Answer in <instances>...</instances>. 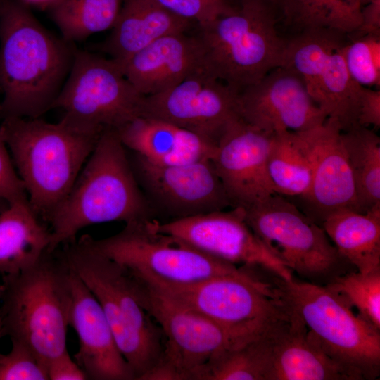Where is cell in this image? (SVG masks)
<instances>
[{"label": "cell", "mask_w": 380, "mask_h": 380, "mask_svg": "<svg viewBox=\"0 0 380 380\" xmlns=\"http://www.w3.org/2000/svg\"><path fill=\"white\" fill-rule=\"evenodd\" d=\"M75 50L24 4L0 0V116L38 118L53 109Z\"/></svg>", "instance_id": "cell-1"}, {"label": "cell", "mask_w": 380, "mask_h": 380, "mask_svg": "<svg viewBox=\"0 0 380 380\" xmlns=\"http://www.w3.org/2000/svg\"><path fill=\"white\" fill-rule=\"evenodd\" d=\"M156 219L115 129L100 135L69 193L48 222L49 250L76 239L80 230L109 222Z\"/></svg>", "instance_id": "cell-2"}, {"label": "cell", "mask_w": 380, "mask_h": 380, "mask_svg": "<svg viewBox=\"0 0 380 380\" xmlns=\"http://www.w3.org/2000/svg\"><path fill=\"white\" fill-rule=\"evenodd\" d=\"M1 277L4 335L29 348L48 369L52 360L68 350L72 269L58 246L29 267Z\"/></svg>", "instance_id": "cell-3"}, {"label": "cell", "mask_w": 380, "mask_h": 380, "mask_svg": "<svg viewBox=\"0 0 380 380\" xmlns=\"http://www.w3.org/2000/svg\"><path fill=\"white\" fill-rule=\"evenodd\" d=\"M0 128L30 208L48 225L100 136L41 118H4Z\"/></svg>", "instance_id": "cell-4"}, {"label": "cell", "mask_w": 380, "mask_h": 380, "mask_svg": "<svg viewBox=\"0 0 380 380\" xmlns=\"http://www.w3.org/2000/svg\"><path fill=\"white\" fill-rule=\"evenodd\" d=\"M60 247L70 267L99 303L135 380H144L160 359L164 338L144 307L141 283L122 265L95 251L85 235Z\"/></svg>", "instance_id": "cell-5"}, {"label": "cell", "mask_w": 380, "mask_h": 380, "mask_svg": "<svg viewBox=\"0 0 380 380\" xmlns=\"http://www.w3.org/2000/svg\"><path fill=\"white\" fill-rule=\"evenodd\" d=\"M243 267L244 271L238 274L189 284L141 281L217 324L236 348L260 337L291 314L272 281V272L262 266Z\"/></svg>", "instance_id": "cell-6"}, {"label": "cell", "mask_w": 380, "mask_h": 380, "mask_svg": "<svg viewBox=\"0 0 380 380\" xmlns=\"http://www.w3.org/2000/svg\"><path fill=\"white\" fill-rule=\"evenodd\" d=\"M277 11L244 1L210 24L197 27L203 70L237 92L281 65L286 39L277 30Z\"/></svg>", "instance_id": "cell-7"}, {"label": "cell", "mask_w": 380, "mask_h": 380, "mask_svg": "<svg viewBox=\"0 0 380 380\" xmlns=\"http://www.w3.org/2000/svg\"><path fill=\"white\" fill-rule=\"evenodd\" d=\"M272 279L284 300L302 319L323 351L341 365L353 380H373L380 375V330L355 313L327 286Z\"/></svg>", "instance_id": "cell-8"}, {"label": "cell", "mask_w": 380, "mask_h": 380, "mask_svg": "<svg viewBox=\"0 0 380 380\" xmlns=\"http://www.w3.org/2000/svg\"><path fill=\"white\" fill-rule=\"evenodd\" d=\"M151 220L127 223L120 232L104 239L85 237L95 251L146 283L189 284L244 271L243 266L216 258L179 237L157 231Z\"/></svg>", "instance_id": "cell-9"}, {"label": "cell", "mask_w": 380, "mask_h": 380, "mask_svg": "<svg viewBox=\"0 0 380 380\" xmlns=\"http://www.w3.org/2000/svg\"><path fill=\"white\" fill-rule=\"evenodd\" d=\"M243 210L247 224L270 253L303 281L326 286L356 270L324 229L288 198L274 194Z\"/></svg>", "instance_id": "cell-10"}, {"label": "cell", "mask_w": 380, "mask_h": 380, "mask_svg": "<svg viewBox=\"0 0 380 380\" xmlns=\"http://www.w3.org/2000/svg\"><path fill=\"white\" fill-rule=\"evenodd\" d=\"M144 99L113 59L76 49L53 108L63 111L61 121L70 128L99 137L140 116Z\"/></svg>", "instance_id": "cell-11"}, {"label": "cell", "mask_w": 380, "mask_h": 380, "mask_svg": "<svg viewBox=\"0 0 380 380\" xmlns=\"http://www.w3.org/2000/svg\"><path fill=\"white\" fill-rule=\"evenodd\" d=\"M348 39V33L332 29L295 34L286 39L281 65L301 77L313 101L341 132L358 126L362 88L347 68Z\"/></svg>", "instance_id": "cell-12"}, {"label": "cell", "mask_w": 380, "mask_h": 380, "mask_svg": "<svg viewBox=\"0 0 380 380\" xmlns=\"http://www.w3.org/2000/svg\"><path fill=\"white\" fill-rule=\"evenodd\" d=\"M140 281L144 307L164 338L160 359L144 380H196L213 357L232 348L229 338L217 324Z\"/></svg>", "instance_id": "cell-13"}, {"label": "cell", "mask_w": 380, "mask_h": 380, "mask_svg": "<svg viewBox=\"0 0 380 380\" xmlns=\"http://www.w3.org/2000/svg\"><path fill=\"white\" fill-rule=\"evenodd\" d=\"M127 153L156 219L173 221L232 208L210 158L165 165L151 163L127 149Z\"/></svg>", "instance_id": "cell-14"}, {"label": "cell", "mask_w": 380, "mask_h": 380, "mask_svg": "<svg viewBox=\"0 0 380 380\" xmlns=\"http://www.w3.org/2000/svg\"><path fill=\"white\" fill-rule=\"evenodd\" d=\"M141 115L190 131L215 147L229 127L241 118L239 92L203 69L170 89L144 96Z\"/></svg>", "instance_id": "cell-15"}, {"label": "cell", "mask_w": 380, "mask_h": 380, "mask_svg": "<svg viewBox=\"0 0 380 380\" xmlns=\"http://www.w3.org/2000/svg\"><path fill=\"white\" fill-rule=\"evenodd\" d=\"M158 232L184 240L195 248L236 266H262L285 279L293 273L274 258L247 224L242 208L217 210L180 220H151Z\"/></svg>", "instance_id": "cell-16"}, {"label": "cell", "mask_w": 380, "mask_h": 380, "mask_svg": "<svg viewBox=\"0 0 380 380\" xmlns=\"http://www.w3.org/2000/svg\"><path fill=\"white\" fill-rule=\"evenodd\" d=\"M239 108L246 123L270 133L305 131L327 119L301 77L283 65L241 91Z\"/></svg>", "instance_id": "cell-17"}, {"label": "cell", "mask_w": 380, "mask_h": 380, "mask_svg": "<svg viewBox=\"0 0 380 380\" xmlns=\"http://www.w3.org/2000/svg\"><path fill=\"white\" fill-rule=\"evenodd\" d=\"M274 134L240 118L217 144L211 161L232 208L246 209L276 194L267 170Z\"/></svg>", "instance_id": "cell-18"}, {"label": "cell", "mask_w": 380, "mask_h": 380, "mask_svg": "<svg viewBox=\"0 0 380 380\" xmlns=\"http://www.w3.org/2000/svg\"><path fill=\"white\" fill-rule=\"evenodd\" d=\"M313 166L308 192L288 198L317 224L331 215L343 210L362 212L355 181L341 141L337 122L327 118L312 128Z\"/></svg>", "instance_id": "cell-19"}, {"label": "cell", "mask_w": 380, "mask_h": 380, "mask_svg": "<svg viewBox=\"0 0 380 380\" xmlns=\"http://www.w3.org/2000/svg\"><path fill=\"white\" fill-rule=\"evenodd\" d=\"M72 289L70 326L79 340L76 363L87 379L135 380L99 303L72 269Z\"/></svg>", "instance_id": "cell-20"}, {"label": "cell", "mask_w": 380, "mask_h": 380, "mask_svg": "<svg viewBox=\"0 0 380 380\" xmlns=\"http://www.w3.org/2000/svg\"><path fill=\"white\" fill-rule=\"evenodd\" d=\"M115 61L133 87L146 96L203 69V51L197 33L178 32L161 37L128 58Z\"/></svg>", "instance_id": "cell-21"}, {"label": "cell", "mask_w": 380, "mask_h": 380, "mask_svg": "<svg viewBox=\"0 0 380 380\" xmlns=\"http://www.w3.org/2000/svg\"><path fill=\"white\" fill-rule=\"evenodd\" d=\"M265 336L268 380H353L323 351L302 319L291 309V315L277 322Z\"/></svg>", "instance_id": "cell-22"}, {"label": "cell", "mask_w": 380, "mask_h": 380, "mask_svg": "<svg viewBox=\"0 0 380 380\" xmlns=\"http://www.w3.org/2000/svg\"><path fill=\"white\" fill-rule=\"evenodd\" d=\"M116 132L127 150L159 165H181L211 159L216 148L190 131L142 115Z\"/></svg>", "instance_id": "cell-23"}, {"label": "cell", "mask_w": 380, "mask_h": 380, "mask_svg": "<svg viewBox=\"0 0 380 380\" xmlns=\"http://www.w3.org/2000/svg\"><path fill=\"white\" fill-rule=\"evenodd\" d=\"M196 25L152 0H123L118 18L103 45L110 58L122 61L167 34L187 32Z\"/></svg>", "instance_id": "cell-24"}, {"label": "cell", "mask_w": 380, "mask_h": 380, "mask_svg": "<svg viewBox=\"0 0 380 380\" xmlns=\"http://www.w3.org/2000/svg\"><path fill=\"white\" fill-rule=\"evenodd\" d=\"M49 226L29 202L9 204L0 213V274L18 272L35 263L49 248Z\"/></svg>", "instance_id": "cell-25"}, {"label": "cell", "mask_w": 380, "mask_h": 380, "mask_svg": "<svg viewBox=\"0 0 380 380\" xmlns=\"http://www.w3.org/2000/svg\"><path fill=\"white\" fill-rule=\"evenodd\" d=\"M321 227L357 271L368 273L380 268V206L365 213L338 211L329 216Z\"/></svg>", "instance_id": "cell-26"}, {"label": "cell", "mask_w": 380, "mask_h": 380, "mask_svg": "<svg viewBox=\"0 0 380 380\" xmlns=\"http://www.w3.org/2000/svg\"><path fill=\"white\" fill-rule=\"evenodd\" d=\"M312 166V128L274 134L267 170L276 194L286 198L305 195L310 186Z\"/></svg>", "instance_id": "cell-27"}, {"label": "cell", "mask_w": 380, "mask_h": 380, "mask_svg": "<svg viewBox=\"0 0 380 380\" xmlns=\"http://www.w3.org/2000/svg\"><path fill=\"white\" fill-rule=\"evenodd\" d=\"M362 8L360 0H282L279 11L296 34L317 29L350 33L361 25Z\"/></svg>", "instance_id": "cell-28"}, {"label": "cell", "mask_w": 380, "mask_h": 380, "mask_svg": "<svg viewBox=\"0 0 380 380\" xmlns=\"http://www.w3.org/2000/svg\"><path fill=\"white\" fill-rule=\"evenodd\" d=\"M341 141L353 172L363 213L380 206V138L369 127L341 132Z\"/></svg>", "instance_id": "cell-29"}, {"label": "cell", "mask_w": 380, "mask_h": 380, "mask_svg": "<svg viewBox=\"0 0 380 380\" xmlns=\"http://www.w3.org/2000/svg\"><path fill=\"white\" fill-rule=\"evenodd\" d=\"M123 0H54L49 4L51 17L61 37L70 43L112 29Z\"/></svg>", "instance_id": "cell-30"}, {"label": "cell", "mask_w": 380, "mask_h": 380, "mask_svg": "<svg viewBox=\"0 0 380 380\" xmlns=\"http://www.w3.org/2000/svg\"><path fill=\"white\" fill-rule=\"evenodd\" d=\"M269 358L265 333L213 357L196 380H268Z\"/></svg>", "instance_id": "cell-31"}, {"label": "cell", "mask_w": 380, "mask_h": 380, "mask_svg": "<svg viewBox=\"0 0 380 380\" xmlns=\"http://www.w3.org/2000/svg\"><path fill=\"white\" fill-rule=\"evenodd\" d=\"M326 286L380 330V268L368 273L351 271Z\"/></svg>", "instance_id": "cell-32"}, {"label": "cell", "mask_w": 380, "mask_h": 380, "mask_svg": "<svg viewBox=\"0 0 380 380\" xmlns=\"http://www.w3.org/2000/svg\"><path fill=\"white\" fill-rule=\"evenodd\" d=\"M348 71L359 84L380 86V34L348 33L345 49Z\"/></svg>", "instance_id": "cell-33"}, {"label": "cell", "mask_w": 380, "mask_h": 380, "mask_svg": "<svg viewBox=\"0 0 380 380\" xmlns=\"http://www.w3.org/2000/svg\"><path fill=\"white\" fill-rule=\"evenodd\" d=\"M0 380H49L46 367L26 346L11 341V348L0 355Z\"/></svg>", "instance_id": "cell-34"}, {"label": "cell", "mask_w": 380, "mask_h": 380, "mask_svg": "<svg viewBox=\"0 0 380 380\" xmlns=\"http://www.w3.org/2000/svg\"><path fill=\"white\" fill-rule=\"evenodd\" d=\"M154 3L197 27H204L236 5L229 0H152Z\"/></svg>", "instance_id": "cell-35"}, {"label": "cell", "mask_w": 380, "mask_h": 380, "mask_svg": "<svg viewBox=\"0 0 380 380\" xmlns=\"http://www.w3.org/2000/svg\"><path fill=\"white\" fill-rule=\"evenodd\" d=\"M0 198L9 204L28 202L0 128Z\"/></svg>", "instance_id": "cell-36"}, {"label": "cell", "mask_w": 380, "mask_h": 380, "mask_svg": "<svg viewBox=\"0 0 380 380\" xmlns=\"http://www.w3.org/2000/svg\"><path fill=\"white\" fill-rule=\"evenodd\" d=\"M357 125L375 129L380 127V90L362 86Z\"/></svg>", "instance_id": "cell-37"}, {"label": "cell", "mask_w": 380, "mask_h": 380, "mask_svg": "<svg viewBox=\"0 0 380 380\" xmlns=\"http://www.w3.org/2000/svg\"><path fill=\"white\" fill-rule=\"evenodd\" d=\"M49 380H85L87 376L68 351L52 360L48 365Z\"/></svg>", "instance_id": "cell-38"}, {"label": "cell", "mask_w": 380, "mask_h": 380, "mask_svg": "<svg viewBox=\"0 0 380 380\" xmlns=\"http://www.w3.org/2000/svg\"><path fill=\"white\" fill-rule=\"evenodd\" d=\"M355 32L380 34V0H373L362 6V23Z\"/></svg>", "instance_id": "cell-39"}, {"label": "cell", "mask_w": 380, "mask_h": 380, "mask_svg": "<svg viewBox=\"0 0 380 380\" xmlns=\"http://www.w3.org/2000/svg\"><path fill=\"white\" fill-rule=\"evenodd\" d=\"M233 4L237 5L244 1H256L267 4L277 11H279L282 0H229Z\"/></svg>", "instance_id": "cell-40"}, {"label": "cell", "mask_w": 380, "mask_h": 380, "mask_svg": "<svg viewBox=\"0 0 380 380\" xmlns=\"http://www.w3.org/2000/svg\"><path fill=\"white\" fill-rule=\"evenodd\" d=\"M25 1L34 4H50L54 0H24Z\"/></svg>", "instance_id": "cell-41"}, {"label": "cell", "mask_w": 380, "mask_h": 380, "mask_svg": "<svg viewBox=\"0 0 380 380\" xmlns=\"http://www.w3.org/2000/svg\"><path fill=\"white\" fill-rule=\"evenodd\" d=\"M9 203L4 199L0 198V213L8 208Z\"/></svg>", "instance_id": "cell-42"}, {"label": "cell", "mask_w": 380, "mask_h": 380, "mask_svg": "<svg viewBox=\"0 0 380 380\" xmlns=\"http://www.w3.org/2000/svg\"><path fill=\"white\" fill-rule=\"evenodd\" d=\"M4 336V331H3V327H2V320H1V312H0V341H1V338ZM1 352H0V355H1Z\"/></svg>", "instance_id": "cell-43"}, {"label": "cell", "mask_w": 380, "mask_h": 380, "mask_svg": "<svg viewBox=\"0 0 380 380\" xmlns=\"http://www.w3.org/2000/svg\"><path fill=\"white\" fill-rule=\"evenodd\" d=\"M360 3H361L362 6H363L367 4L368 3L371 2L373 0H360Z\"/></svg>", "instance_id": "cell-44"}, {"label": "cell", "mask_w": 380, "mask_h": 380, "mask_svg": "<svg viewBox=\"0 0 380 380\" xmlns=\"http://www.w3.org/2000/svg\"><path fill=\"white\" fill-rule=\"evenodd\" d=\"M0 112H1V106H0Z\"/></svg>", "instance_id": "cell-45"}]
</instances>
